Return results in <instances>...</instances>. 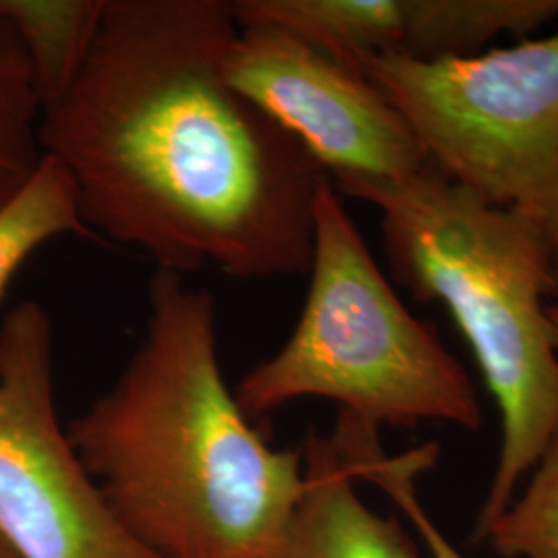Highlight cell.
<instances>
[{"label":"cell","mask_w":558,"mask_h":558,"mask_svg":"<svg viewBox=\"0 0 558 558\" xmlns=\"http://www.w3.org/2000/svg\"><path fill=\"white\" fill-rule=\"evenodd\" d=\"M239 29L226 0H106L80 75L41 110V151L98 240L180 276L299 278L331 179L223 77Z\"/></svg>","instance_id":"cell-1"},{"label":"cell","mask_w":558,"mask_h":558,"mask_svg":"<svg viewBox=\"0 0 558 558\" xmlns=\"http://www.w3.org/2000/svg\"><path fill=\"white\" fill-rule=\"evenodd\" d=\"M143 341L108 393L66 424L124 530L161 558H265L304 493L228 387L214 296L156 269Z\"/></svg>","instance_id":"cell-2"},{"label":"cell","mask_w":558,"mask_h":558,"mask_svg":"<svg viewBox=\"0 0 558 558\" xmlns=\"http://www.w3.org/2000/svg\"><path fill=\"white\" fill-rule=\"evenodd\" d=\"M333 186L379 209L391 276L414 299L451 313L499 405L502 442L480 530L515 499L558 433V339L548 315L557 259L530 221L430 163L410 179Z\"/></svg>","instance_id":"cell-3"},{"label":"cell","mask_w":558,"mask_h":558,"mask_svg":"<svg viewBox=\"0 0 558 558\" xmlns=\"http://www.w3.org/2000/svg\"><path fill=\"white\" fill-rule=\"evenodd\" d=\"M308 278L294 331L234 391L248 418L323 398L375 428L447 422L478 430L484 416L470 375L401 302L331 180L317 197Z\"/></svg>","instance_id":"cell-4"},{"label":"cell","mask_w":558,"mask_h":558,"mask_svg":"<svg viewBox=\"0 0 558 558\" xmlns=\"http://www.w3.org/2000/svg\"><path fill=\"white\" fill-rule=\"evenodd\" d=\"M356 71L437 172L530 221L558 263V32L465 59H373Z\"/></svg>","instance_id":"cell-5"},{"label":"cell","mask_w":558,"mask_h":558,"mask_svg":"<svg viewBox=\"0 0 558 558\" xmlns=\"http://www.w3.org/2000/svg\"><path fill=\"white\" fill-rule=\"evenodd\" d=\"M0 538L20 558H161L124 530L60 426L52 320L34 300L0 323Z\"/></svg>","instance_id":"cell-6"},{"label":"cell","mask_w":558,"mask_h":558,"mask_svg":"<svg viewBox=\"0 0 558 558\" xmlns=\"http://www.w3.org/2000/svg\"><path fill=\"white\" fill-rule=\"evenodd\" d=\"M223 77L317 158L331 182L403 180L428 160L379 87L311 41L267 23H239Z\"/></svg>","instance_id":"cell-7"},{"label":"cell","mask_w":558,"mask_h":558,"mask_svg":"<svg viewBox=\"0 0 558 558\" xmlns=\"http://www.w3.org/2000/svg\"><path fill=\"white\" fill-rule=\"evenodd\" d=\"M232 11L359 69L373 59H465L502 36L530 38L558 21V0H234Z\"/></svg>","instance_id":"cell-8"},{"label":"cell","mask_w":558,"mask_h":558,"mask_svg":"<svg viewBox=\"0 0 558 558\" xmlns=\"http://www.w3.org/2000/svg\"><path fill=\"white\" fill-rule=\"evenodd\" d=\"M304 493L265 558H424L393 519L360 499L356 465L333 437L304 442Z\"/></svg>","instance_id":"cell-9"},{"label":"cell","mask_w":558,"mask_h":558,"mask_svg":"<svg viewBox=\"0 0 558 558\" xmlns=\"http://www.w3.org/2000/svg\"><path fill=\"white\" fill-rule=\"evenodd\" d=\"M106 0H0L29 59L41 110L59 100L80 75L98 29Z\"/></svg>","instance_id":"cell-10"},{"label":"cell","mask_w":558,"mask_h":558,"mask_svg":"<svg viewBox=\"0 0 558 558\" xmlns=\"http://www.w3.org/2000/svg\"><path fill=\"white\" fill-rule=\"evenodd\" d=\"M69 234L98 240L81 218L69 172L60 161L44 156L20 195L0 209V299L25 260L50 240Z\"/></svg>","instance_id":"cell-11"},{"label":"cell","mask_w":558,"mask_h":558,"mask_svg":"<svg viewBox=\"0 0 558 558\" xmlns=\"http://www.w3.org/2000/svg\"><path fill=\"white\" fill-rule=\"evenodd\" d=\"M40 120L32 64L15 27L0 13V209L40 168Z\"/></svg>","instance_id":"cell-12"},{"label":"cell","mask_w":558,"mask_h":558,"mask_svg":"<svg viewBox=\"0 0 558 558\" xmlns=\"http://www.w3.org/2000/svg\"><path fill=\"white\" fill-rule=\"evenodd\" d=\"M502 558H558V433L519 499L478 530Z\"/></svg>","instance_id":"cell-13"},{"label":"cell","mask_w":558,"mask_h":558,"mask_svg":"<svg viewBox=\"0 0 558 558\" xmlns=\"http://www.w3.org/2000/svg\"><path fill=\"white\" fill-rule=\"evenodd\" d=\"M352 456L356 459V478L377 484L385 495L398 502L403 513L414 523L424 539L430 558H465L458 548L445 538V534L420 507L414 480L424 472L435 458L437 449L433 445L420 447L416 451L398 458H387L379 442V433L360 430L350 440Z\"/></svg>","instance_id":"cell-14"},{"label":"cell","mask_w":558,"mask_h":558,"mask_svg":"<svg viewBox=\"0 0 558 558\" xmlns=\"http://www.w3.org/2000/svg\"><path fill=\"white\" fill-rule=\"evenodd\" d=\"M548 315H550V320H553V325H555V331H557L558 339V290L557 294H555V299L550 300V306H548Z\"/></svg>","instance_id":"cell-15"},{"label":"cell","mask_w":558,"mask_h":558,"mask_svg":"<svg viewBox=\"0 0 558 558\" xmlns=\"http://www.w3.org/2000/svg\"><path fill=\"white\" fill-rule=\"evenodd\" d=\"M0 558H20L13 553V548L2 538H0Z\"/></svg>","instance_id":"cell-16"}]
</instances>
